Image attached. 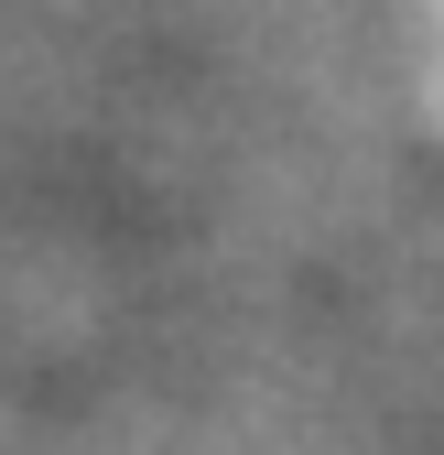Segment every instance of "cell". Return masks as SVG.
<instances>
[{
	"label": "cell",
	"mask_w": 444,
	"mask_h": 455,
	"mask_svg": "<svg viewBox=\"0 0 444 455\" xmlns=\"http://www.w3.org/2000/svg\"><path fill=\"white\" fill-rule=\"evenodd\" d=\"M423 12H433V87H444V0H423Z\"/></svg>",
	"instance_id": "cell-1"
}]
</instances>
